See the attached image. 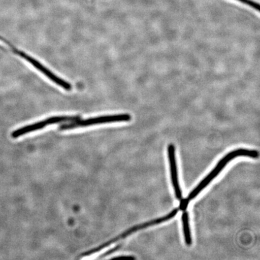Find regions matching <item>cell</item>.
Segmentation results:
<instances>
[{
  "mask_svg": "<svg viewBox=\"0 0 260 260\" xmlns=\"http://www.w3.org/2000/svg\"><path fill=\"white\" fill-rule=\"evenodd\" d=\"M182 225H183V230L185 242L187 246H190L192 243L191 235L190 232L189 214L186 211H184L182 214L181 217Z\"/></svg>",
  "mask_w": 260,
  "mask_h": 260,
  "instance_id": "cell-7",
  "label": "cell"
},
{
  "mask_svg": "<svg viewBox=\"0 0 260 260\" xmlns=\"http://www.w3.org/2000/svg\"><path fill=\"white\" fill-rule=\"evenodd\" d=\"M15 51H16L14 52L15 54L23 58L26 61H27L28 62L32 65L36 69L40 71V72L45 75L48 79L53 81L55 84H56L57 85L59 86L61 88L66 90H70L72 89V86H71L70 83L67 82V81L63 79H60V78L57 76L56 74L52 73L50 70H48V68L44 66L40 61H38L36 60L35 58L29 56V55L26 54L23 51L18 50L17 49H16Z\"/></svg>",
  "mask_w": 260,
  "mask_h": 260,
  "instance_id": "cell-5",
  "label": "cell"
},
{
  "mask_svg": "<svg viewBox=\"0 0 260 260\" xmlns=\"http://www.w3.org/2000/svg\"><path fill=\"white\" fill-rule=\"evenodd\" d=\"M237 2L242 3V4L249 6V7L259 12V5L258 3L253 1V0H235Z\"/></svg>",
  "mask_w": 260,
  "mask_h": 260,
  "instance_id": "cell-8",
  "label": "cell"
},
{
  "mask_svg": "<svg viewBox=\"0 0 260 260\" xmlns=\"http://www.w3.org/2000/svg\"><path fill=\"white\" fill-rule=\"evenodd\" d=\"M121 245H119L116 246L115 248H114L112 250H110V251H109L108 252H106L105 253H104L103 256H105L106 255H110V253H113L114 252L116 251L117 250H118L120 248H121Z\"/></svg>",
  "mask_w": 260,
  "mask_h": 260,
  "instance_id": "cell-9",
  "label": "cell"
},
{
  "mask_svg": "<svg viewBox=\"0 0 260 260\" xmlns=\"http://www.w3.org/2000/svg\"><path fill=\"white\" fill-rule=\"evenodd\" d=\"M168 156L171 172V181L175 191V197L178 200H182V191L179 181L175 147L173 144H170L168 147Z\"/></svg>",
  "mask_w": 260,
  "mask_h": 260,
  "instance_id": "cell-6",
  "label": "cell"
},
{
  "mask_svg": "<svg viewBox=\"0 0 260 260\" xmlns=\"http://www.w3.org/2000/svg\"><path fill=\"white\" fill-rule=\"evenodd\" d=\"M135 259L134 256H118V257L113 258V259Z\"/></svg>",
  "mask_w": 260,
  "mask_h": 260,
  "instance_id": "cell-10",
  "label": "cell"
},
{
  "mask_svg": "<svg viewBox=\"0 0 260 260\" xmlns=\"http://www.w3.org/2000/svg\"><path fill=\"white\" fill-rule=\"evenodd\" d=\"M179 210H180L179 208H177V209H174L171 211L170 213L167 214V215L161 217L160 218L152 219L151 220L148 221V222L139 224V225L129 228V229L125 231V232L121 234V235L116 236L115 238L109 240L108 242L102 244V245L96 247L95 248L90 249L89 251L81 253L78 258H83L84 256H90L94 254V253L99 252L100 251H102V249L106 248V247L111 245L112 244L118 242L119 240L126 238V237L132 235L133 233L138 232L139 230L147 229L148 227L167 222V221L174 218V217L177 215Z\"/></svg>",
  "mask_w": 260,
  "mask_h": 260,
  "instance_id": "cell-2",
  "label": "cell"
},
{
  "mask_svg": "<svg viewBox=\"0 0 260 260\" xmlns=\"http://www.w3.org/2000/svg\"><path fill=\"white\" fill-rule=\"evenodd\" d=\"M79 119H80V118L78 116L51 117V118L43 120V121L32 123V124L22 126L21 128L16 129L12 133L11 136L13 139H17L21 137L22 136L28 134V133L44 128L48 125L56 124V123L61 122H73Z\"/></svg>",
  "mask_w": 260,
  "mask_h": 260,
  "instance_id": "cell-4",
  "label": "cell"
},
{
  "mask_svg": "<svg viewBox=\"0 0 260 260\" xmlns=\"http://www.w3.org/2000/svg\"><path fill=\"white\" fill-rule=\"evenodd\" d=\"M132 116L128 113L118 114V115L102 116L90 118L86 119H78L67 124L60 126L59 129L63 130L71 129L77 128L86 127L91 125L103 124V123L128 122L131 121Z\"/></svg>",
  "mask_w": 260,
  "mask_h": 260,
  "instance_id": "cell-3",
  "label": "cell"
},
{
  "mask_svg": "<svg viewBox=\"0 0 260 260\" xmlns=\"http://www.w3.org/2000/svg\"><path fill=\"white\" fill-rule=\"evenodd\" d=\"M258 155L259 153L257 151L245 148L237 149L230 152L229 153L220 159L213 170L200 182V183L191 191L189 194L186 198L181 200L179 209L181 211L186 210L190 201L194 199L201 193V191H203L220 173V172L223 171L229 162L238 157L256 158L258 157Z\"/></svg>",
  "mask_w": 260,
  "mask_h": 260,
  "instance_id": "cell-1",
  "label": "cell"
}]
</instances>
